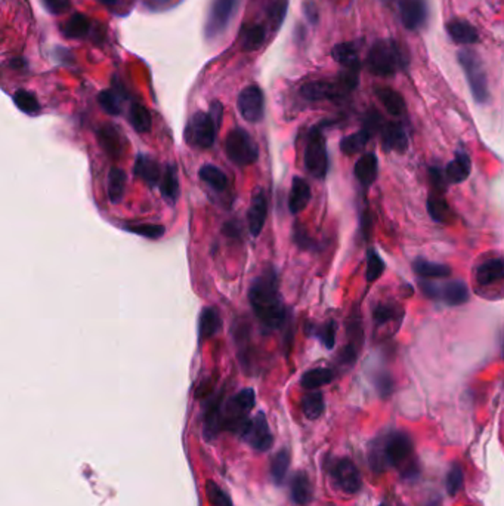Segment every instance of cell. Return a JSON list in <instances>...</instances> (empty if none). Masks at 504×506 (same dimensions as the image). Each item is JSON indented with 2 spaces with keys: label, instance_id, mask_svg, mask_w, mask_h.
<instances>
[{
  "label": "cell",
  "instance_id": "obj_1",
  "mask_svg": "<svg viewBox=\"0 0 504 506\" xmlns=\"http://www.w3.org/2000/svg\"><path fill=\"white\" fill-rule=\"evenodd\" d=\"M249 301L256 317L268 329L281 327L286 320V307L278 290V277L274 267H267L249 289Z\"/></svg>",
  "mask_w": 504,
  "mask_h": 506
},
{
  "label": "cell",
  "instance_id": "obj_2",
  "mask_svg": "<svg viewBox=\"0 0 504 506\" xmlns=\"http://www.w3.org/2000/svg\"><path fill=\"white\" fill-rule=\"evenodd\" d=\"M413 455V441L405 432H392L377 440L370 449V465L377 473L391 466L408 465Z\"/></svg>",
  "mask_w": 504,
  "mask_h": 506
},
{
  "label": "cell",
  "instance_id": "obj_3",
  "mask_svg": "<svg viewBox=\"0 0 504 506\" xmlns=\"http://www.w3.org/2000/svg\"><path fill=\"white\" fill-rule=\"evenodd\" d=\"M408 64L410 58L404 46L391 39L376 42L367 54V67L377 77H391Z\"/></svg>",
  "mask_w": 504,
  "mask_h": 506
},
{
  "label": "cell",
  "instance_id": "obj_4",
  "mask_svg": "<svg viewBox=\"0 0 504 506\" xmlns=\"http://www.w3.org/2000/svg\"><path fill=\"white\" fill-rule=\"evenodd\" d=\"M457 57L475 101L478 104H485L490 98L488 79H486V73L479 55L472 49H461Z\"/></svg>",
  "mask_w": 504,
  "mask_h": 506
},
{
  "label": "cell",
  "instance_id": "obj_5",
  "mask_svg": "<svg viewBox=\"0 0 504 506\" xmlns=\"http://www.w3.org/2000/svg\"><path fill=\"white\" fill-rule=\"evenodd\" d=\"M256 395L252 388L241 390L233 398L227 401V405L222 412V425L234 432L245 431L246 425L249 424V413L254 407Z\"/></svg>",
  "mask_w": 504,
  "mask_h": 506
},
{
  "label": "cell",
  "instance_id": "obj_6",
  "mask_svg": "<svg viewBox=\"0 0 504 506\" xmlns=\"http://www.w3.org/2000/svg\"><path fill=\"white\" fill-rule=\"evenodd\" d=\"M225 153H227L228 159L240 167L250 166L259 159L256 143L250 133L242 128H235L228 133L225 139Z\"/></svg>",
  "mask_w": 504,
  "mask_h": 506
},
{
  "label": "cell",
  "instance_id": "obj_7",
  "mask_svg": "<svg viewBox=\"0 0 504 506\" xmlns=\"http://www.w3.org/2000/svg\"><path fill=\"white\" fill-rule=\"evenodd\" d=\"M241 0H213L207 13L204 36L207 40H216L227 31L237 16Z\"/></svg>",
  "mask_w": 504,
  "mask_h": 506
},
{
  "label": "cell",
  "instance_id": "obj_8",
  "mask_svg": "<svg viewBox=\"0 0 504 506\" xmlns=\"http://www.w3.org/2000/svg\"><path fill=\"white\" fill-rule=\"evenodd\" d=\"M305 166L312 177L324 180L328 172V154L321 128L310 129L305 147Z\"/></svg>",
  "mask_w": 504,
  "mask_h": 506
},
{
  "label": "cell",
  "instance_id": "obj_9",
  "mask_svg": "<svg viewBox=\"0 0 504 506\" xmlns=\"http://www.w3.org/2000/svg\"><path fill=\"white\" fill-rule=\"evenodd\" d=\"M219 126L211 113L197 111L189 119L185 129V141L197 148H211L215 144Z\"/></svg>",
  "mask_w": 504,
  "mask_h": 506
},
{
  "label": "cell",
  "instance_id": "obj_10",
  "mask_svg": "<svg viewBox=\"0 0 504 506\" xmlns=\"http://www.w3.org/2000/svg\"><path fill=\"white\" fill-rule=\"evenodd\" d=\"M420 287L430 299H439L449 307H459L469 301V289L461 280H451L444 285L422 282Z\"/></svg>",
  "mask_w": 504,
  "mask_h": 506
},
{
  "label": "cell",
  "instance_id": "obj_11",
  "mask_svg": "<svg viewBox=\"0 0 504 506\" xmlns=\"http://www.w3.org/2000/svg\"><path fill=\"white\" fill-rule=\"evenodd\" d=\"M352 89L345 83V80L339 76L336 82L327 80H315L305 83L301 88V95L306 101H336L347 94H351Z\"/></svg>",
  "mask_w": 504,
  "mask_h": 506
},
{
  "label": "cell",
  "instance_id": "obj_12",
  "mask_svg": "<svg viewBox=\"0 0 504 506\" xmlns=\"http://www.w3.org/2000/svg\"><path fill=\"white\" fill-rule=\"evenodd\" d=\"M335 485L346 495H355L361 490V474L351 459H336L328 468Z\"/></svg>",
  "mask_w": 504,
  "mask_h": 506
},
{
  "label": "cell",
  "instance_id": "obj_13",
  "mask_svg": "<svg viewBox=\"0 0 504 506\" xmlns=\"http://www.w3.org/2000/svg\"><path fill=\"white\" fill-rule=\"evenodd\" d=\"M237 109L249 123H259L265 114V95L256 84L242 89L237 98Z\"/></svg>",
  "mask_w": 504,
  "mask_h": 506
},
{
  "label": "cell",
  "instance_id": "obj_14",
  "mask_svg": "<svg viewBox=\"0 0 504 506\" xmlns=\"http://www.w3.org/2000/svg\"><path fill=\"white\" fill-rule=\"evenodd\" d=\"M242 437L254 450L267 451L272 447L274 437L264 412H259L253 419H250L245 431H242Z\"/></svg>",
  "mask_w": 504,
  "mask_h": 506
},
{
  "label": "cell",
  "instance_id": "obj_15",
  "mask_svg": "<svg viewBox=\"0 0 504 506\" xmlns=\"http://www.w3.org/2000/svg\"><path fill=\"white\" fill-rule=\"evenodd\" d=\"M399 15L405 28L417 31L427 21V5L425 0H401Z\"/></svg>",
  "mask_w": 504,
  "mask_h": 506
},
{
  "label": "cell",
  "instance_id": "obj_16",
  "mask_svg": "<svg viewBox=\"0 0 504 506\" xmlns=\"http://www.w3.org/2000/svg\"><path fill=\"white\" fill-rule=\"evenodd\" d=\"M268 215V202L265 193L262 189H256L249 206L247 212V222H249V231L253 237L260 236L262 233Z\"/></svg>",
  "mask_w": 504,
  "mask_h": 506
},
{
  "label": "cell",
  "instance_id": "obj_17",
  "mask_svg": "<svg viewBox=\"0 0 504 506\" xmlns=\"http://www.w3.org/2000/svg\"><path fill=\"white\" fill-rule=\"evenodd\" d=\"M381 133V144L386 151L404 153L408 148V136L403 125L396 121H389L385 123L380 131Z\"/></svg>",
  "mask_w": 504,
  "mask_h": 506
},
{
  "label": "cell",
  "instance_id": "obj_18",
  "mask_svg": "<svg viewBox=\"0 0 504 506\" xmlns=\"http://www.w3.org/2000/svg\"><path fill=\"white\" fill-rule=\"evenodd\" d=\"M133 172L138 178H141L150 187H155L157 184H160V178H162L160 165L148 154H138Z\"/></svg>",
  "mask_w": 504,
  "mask_h": 506
},
{
  "label": "cell",
  "instance_id": "obj_19",
  "mask_svg": "<svg viewBox=\"0 0 504 506\" xmlns=\"http://www.w3.org/2000/svg\"><path fill=\"white\" fill-rule=\"evenodd\" d=\"M504 278V258H493L478 265L475 280L479 286H490Z\"/></svg>",
  "mask_w": 504,
  "mask_h": 506
},
{
  "label": "cell",
  "instance_id": "obj_20",
  "mask_svg": "<svg viewBox=\"0 0 504 506\" xmlns=\"http://www.w3.org/2000/svg\"><path fill=\"white\" fill-rule=\"evenodd\" d=\"M447 33L457 45H475L479 40V33L475 26L464 20H453L447 24Z\"/></svg>",
  "mask_w": 504,
  "mask_h": 506
},
{
  "label": "cell",
  "instance_id": "obj_21",
  "mask_svg": "<svg viewBox=\"0 0 504 506\" xmlns=\"http://www.w3.org/2000/svg\"><path fill=\"white\" fill-rule=\"evenodd\" d=\"M471 170H472L471 157H469V154L464 151H457L454 159L447 165L444 172H445V177L449 182L460 184L469 178V175H471Z\"/></svg>",
  "mask_w": 504,
  "mask_h": 506
},
{
  "label": "cell",
  "instance_id": "obj_22",
  "mask_svg": "<svg viewBox=\"0 0 504 506\" xmlns=\"http://www.w3.org/2000/svg\"><path fill=\"white\" fill-rule=\"evenodd\" d=\"M354 173H355V178L359 181L361 185H364V187L373 185L374 181L377 180V173H379L377 157L373 153L364 154L361 159H358V162L355 163Z\"/></svg>",
  "mask_w": 504,
  "mask_h": 506
},
{
  "label": "cell",
  "instance_id": "obj_23",
  "mask_svg": "<svg viewBox=\"0 0 504 506\" xmlns=\"http://www.w3.org/2000/svg\"><path fill=\"white\" fill-rule=\"evenodd\" d=\"M310 202V187L303 180L296 177L293 180L290 196H289V209L293 215L301 214Z\"/></svg>",
  "mask_w": 504,
  "mask_h": 506
},
{
  "label": "cell",
  "instance_id": "obj_24",
  "mask_svg": "<svg viewBox=\"0 0 504 506\" xmlns=\"http://www.w3.org/2000/svg\"><path fill=\"white\" fill-rule=\"evenodd\" d=\"M290 496L294 503L301 506H305L312 500L314 488H312L310 480L303 471H299V473L293 475L290 481Z\"/></svg>",
  "mask_w": 504,
  "mask_h": 506
},
{
  "label": "cell",
  "instance_id": "obj_25",
  "mask_svg": "<svg viewBox=\"0 0 504 506\" xmlns=\"http://www.w3.org/2000/svg\"><path fill=\"white\" fill-rule=\"evenodd\" d=\"M332 55L336 62H339L345 70H351V72H358L361 68V61L358 55V48L355 43L345 42L339 43L333 48Z\"/></svg>",
  "mask_w": 504,
  "mask_h": 506
},
{
  "label": "cell",
  "instance_id": "obj_26",
  "mask_svg": "<svg viewBox=\"0 0 504 506\" xmlns=\"http://www.w3.org/2000/svg\"><path fill=\"white\" fill-rule=\"evenodd\" d=\"M91 26L88 16L76 12L60 27V30L67 39H83L89 34Z\"/></svg>",
  "mask_w": 504,
  "mask_h": 506
},
{
  "label": "cell",
  "instance_id": "obj_27",
  "mask_svg": "<svg viewBox=\"0 0 504 506\" xmlns=\"http://www.w3.org/2000/svg\"><path fill=\"white\" fill-rule=\"evenodd\" d=\"M377 99L381 102V106L386 109V111L392 116H401L405 111V101L403 98V95L386 88V86H380V88H376L374 91Z\"/></svg>",
  "mask_w": 504,
  "mask_h": 506
},
{
  "label": "cell",
  "instance_id": "obj_28",
  "mask_svg": "<svg viewBox=\"0 0 504 506\" xmlns=\"http://www.w3.org/2000/svg\"><path fill=\"white\" fill-rule=\"evenodd\" d=\"M160 191L162 196L170 204H175L179 197V180H178V170L173 163L166 165L164 175L160 181Z\"/></svg>",
  "mask_w": 504,
  "mask_h": 506
},
{
  "label": "cell",
  "instance_id": "obj_29",
  "mask_svg": "<svg viewBox=\"0 0 504 506\" xmlns=\"http://www.w3.org/2000/svg\"><path fill=\"white\" fill-rule=\"evenodd\" d=\"M222 327V320L216 308H204L200 314L198 336L201 341L215 336Z\"/></svg>",
  "mask_w": 504,
  "mask_h": 506
},
{
  "label": "cell",
  "instance_id": "obj_30",
  "mask_svg": "<svg viewBox=\"0 0 504 506\" xmlns=\"http://www.w3.org/2000/svg\"><path fill=\"white\" fill-rule=\"evenodd\" d=\"M267 40V27L264 24H253L241 31V48L246 52H254L264 46Z\"/></svg>",
  "mask_w": 504,
  "mask_h": 506
},
{
  "label": "cell",
  "instance_id": "obj_31",
  "mask_svg": "<svg viewBox=\"0 0 504 506\" xmlns=\"http://www.w3.org/2000/svg\"><path fill=\"white\" fill-rule=\"evenodd\" d=\"M107 194L111 203H118L123 199L125 189H126V181H128V175L125 170H121L118 167H113L108 172V178H107Z\"/></svg>",
  "mask_w": 504,
  "mask_h": 506
},
{
  "label": "cell",
  "instance_id": "obj_32",
  "mask_svg": "<svg viewBox=\"0 0 504 506\" xmlns=\"http://www.w3.org/2000/svg\"><path fill=\"white\" fill-rule=\"evenodd\" d=\"M222 407H220V398L212 400V403L208 405L204 414V435L206 439H215V435L219 432L222 427Z\"/></svg>",
  "mask_w": 504,
  "mask_h": 506
},
{
  "label": "cell",
  "instance_id": "obj_33",
  "mask_svg": "<svg viewBox=\"0 0 504 506\" xmlns=\"http://www.w3.org/2000/svg\"><path fill=\"white\" fill-rule=\"evenodd\" d=\"M413 270L417 275L423 278H444L451 274V268L448 265L432 263V260H426L423 258L414 260Z\"/></svg>",
  "mask_w": 504,
  "mask_h": 506
},
{
  "label": "cell",
  "instance_id": "obj_34",
  "mask_svg": "<svg viewBox=\"0 0 504 506\" xmlns=\"http://www.w3.org/2000/svg\"><path fill=\"white\" fill-rule=\"evenodd\" d=\"M129 121L133 129L139 133H147L151 131L152 126V117L148 109L142 104L133 102L129 110Z\"/></svg>",
  "mask_w": 504,
  "mask_h": 506
},
{
  "label": "cell",
  "instance_id": "obj_35",
  "mask_svg": "<svg viewBox=\"0 0 504 506\" xmlns=\"http://www.w3.org/2000/svg\"><path fill=\"white\" fill-rule=\"evenodd\" d=\"M371 136H373V133L370 131H367L366 128H362L361 131H358V132H355V133H352L349 136H345L340 141V150L346 155L357 154L369 144Z\"/></svg>",
  "mask_w": 504,
  "mask_h": 506
},
{
  "label": "cell",
  "instance_id": "obj_36",
  "mask_svg": "<svg viewBox=\"0 0 504 506\" xmlns=\"http://www.w3.org/2000/svg\"><path fill=\"white\" fill-rule=\"evenodd\" d=\"M333 379H335V372L332 369L317 368V369L308 370L302 376L301 383L305 390H317L320 387L327 385V383H330Z\"/></svg>",
  "mask_w": 504,
  "mask_h": 506
},
{
  "label": "cell",
  "instance_id": "obj_37",
  "mask_svg": "<svg viewBox=\"0 0 504 506\" xmlns=\"http://www.w3.org/2000/svg\"><path fill=\"white\" fill-rule=\"evenodd\" d=\"M198 177L203 182H206L215 191H219V193L228 187L227 175H225V173L218 166H213V165L201 166V169L198 172Z\"/></svg>",
  "mask_w": 504,
  "mask_h": 506
},
{
  "label": "cell",
  "instance_id": "obj_38",
  "mask_svg": "<svg viewBox=\"0 0 504 506\" xmlns=\"http://www.w3.org/2000/svg\"><path fill=\"white\" fill-rule=\"evenodd\" d=\"M123 98H125L123 92L114 88V89L102 91L98 95V102H99L101 109L107 114L118 116L121 113V104H123Z\"/></svg>",
  "mask_w": 504,
  "mask_h": 506
},
{
  "label": "cell",
  "instance_id": "obj_39",
  "mask_svg": "<svg viewBox=\"0 0 504 506\" xmlns=\"http://www.w3.org/2000/svg\"><path fill=\"white\" fill-rule=\"evenodd\" d=\"M290 466V453L283 449L280 451H276L272 461H271V478L275 483V485H281Z\"/></svg>",
  "mask_w": 504,
  "mask_h": 506
},
{
  "label": "cell",
  "instance_id": "obj_40",
  "mask_svg": "<svg viewBox=\"0 0 504 506\" xmlns=\"http://www.w3.org/2000/svg\"><path fill=\"white\" fill-rule=\"evenodd\" d=\"M427 212L437 222H448L451 218V209L442 194L433 193L427 199Z\"/></svg>",
  "mask_w": 504,
  "mask_h": 506
},
{
  "label": "cell",
  "instance_id": "obj_41",
  "mask_svg": "<svg viewBox=\"0 0 504 506\" xmlns=\"http://www.w3.org/2000/svg\"><path fill=\"white\" fill-rule=\"evenodd\" d=\"M12 99L15 102V106L23 113L28 116H36L40 111V102L36 98V95L26 91V89H18L13 95Z\"/></svg>",
  "mask_w": 504,
  "mask_h": 506
},
{
  "label": "cell",
  "instance_id": "obj_42",
  "mask_svg": "<svg viewBox=\"0 0 504 506\" xmlns=\"http://www.w3.org/2000/svg\"><path fill=\"white\" fill-rule=\"evenodd\" d=\"M98 139L102 148L106 150L107 154L111 157H117L121 153V143H120V135L113 126H106L98 132Z\"/></svg>",
  "mask_w": 504,
  "mask_h": 506
},
{
  "label": "cell",
  "instance_id": "obj_43",
  "mask_svg": "<svg viewBox=\"0 0 504 506\" xmlns=\"http://www.w3.org/2000/svg\"><path fill=\"white\" fill-rule=\"evenodd\" d=\"M324 397L320 391H314V392H309L308 395L303 397V401H302V410H303V414L310 419V421H315V419H318L323 413H324Z\"/></svg>",
  "mask_w": 504,
  "mask_h": 506
},
{
  "label": "cell",
  "instance_id": "obj_44",
  "mask_svg": "<svg viewBox=\"0 0 504 506\" xmlns=\"http://www.w3.org/2000/svg\"><path fill=\"white\" fill-rule=\"evenodd\" d=\"M125 230L138 236H142L145 238L157 240L164 236V226L155 225V224H139V225H125Z\"/></svg>",
  "mask_w": 504,
  "mask_h": 506
},
{
  "label": "cell",
  "instance_id": "obj_45",
  "mask_svg": "<svg viewBox=\"0 0 504 506\" xmlns=\"http://www.w3.org/2000/svg\"><path fill=\"white\" fill-rule=\"evenodd\" d=\"M206 496L211 506H234L231 497L215 481H207Z\"/></svg>",
  "mask_w": 504,
  "mask_h": 506
},
{
  "label": "cell",
  "instance_id": "obj_46",
  "mask_svg": "<svg viewBox=\"0 0 504 506\" xmlns=\"http://www.w3.org/2000/svg\"><path fill=\"white\" fill-rule=\"evenodd\" d=\"M463 468L460 463H453L447 474V492L449 496H456L463 487Z\"/></svg>",
  "mask_w": 504,
  "mask_h": 506
},
{
  "label": "cell",
  "instance_id": "obj_47",
  "mask_svg": "<svg viewBox=\"0 0 504 506\" xmlns=\"http://www.w3.org/2000/svg\"><path fill=\"white\" fill-rule=\"evenodd\" d=\"M385 271V263L383 259L379 256V253L376 251H369V258H367V282H376L377 278L383 274Z\"/></svg>",
  "mask_w": 504,
  "mask_h": 506
},
{
  "label": "cell",
  "instance_id": "obj_48",
  "mask_svg": "<svg viewBox=\"0 0 504 506\" xmlns=\"http://www.w3.org/2000/svg\"><path fill=\"white\" fill-rule=\"evenodd\" d=\"M314 335L320 339V342L327 348V350H332L336 343V323L327 321L325 324L314 330Z\"/></svg>",
  "mask_w": 504,
  "mask_h": 506
},
{
  "label": "cell",
  "instance_id": "obj_49",
  "mask_svg": "<svg viewBox=\"0 0 504 506\" xmlns=\"http://www.w3.org/2000/svg\"><path fill=\"white\" fill-rule=\"evenodd\" d=\"M347 334H349V345L359 350L364 338H362V321L358 314H354L351 320L347 321Z\"/></svg>",
  "mask_w": 504,
  "mask_h": 506
},
{
  "label": "cell",
  "instance_id": "obj_50",
  "mask_svg": "<svg viewBox=\"0 0 504 506\" xmlns=\"http://www.w3.org/2000/svg\"><path fill=\"white\" fill-rule=\"evenodd\" d=\"M289 8V0H275L269 9V20L275 26V28H280L286 20Z\"/></svg>",
  "mask_w": 504,
  "mask_h": 506
},
{
  "label": "cell",
  "instance_id": "obj_51",
  "mask_svg": "<svg viewBox=\"0 0 504 506\" xmlns=\"http://www.w3.org/2000/svg\"><path fill=\"white\" fill-rule=\"evenodd\" d=\"M396 317V308L389 304H379L373 308V319L377 324H385Z\"/></svg>",
  "mask_w": 504,
  "mask_h": 506
},
{
  "label": "cell",
  "instance_id": "obj_52",
  "mask_svg": "<svg viewBox=\"0 0 504 506\" xmlns=\"http://www.w3.org/2000/svg\"><path fill=\"white\" fill-rule=\"evenodd\" d=\"M40 2L43 8L52 15L64 13L72 8V2H69V0H40Z\"/></svg>",
  "mask_w": 504,
  "mask_h": 506
},
{
  "label": "cell",
  "instance_id": "obj_53",
  "mask_svg": "<svg viewBox=\"0 0 504 506\" xmlns=\"http://www.w3.org/2000/svg\"><path fill=\"white\" fill-rule=\"evenodd\" d=\"M376 387L381 397H388L393 391V380L388 373H381L376 379Z\"/></svg>",
  "mask_w": 504,
  "mask_h": 506
},
{
  "label": "cell",
  "instance_id": "obj_54",
  "mask_svg": "<svg viewBox=\"0 0 504 506\" xmlns=\"http://www.w3.org/2000/svg\"><path fill=\"white\" fill-rule=\"evenodd\" d=\"M52 57H54V60L58 64H62V65L74 64V57L72 54V50L67 48H62V46H57L54 50H52Z\"/></svg>",
  "mask_w": 504,
  "mask_h": 506
},
{
  "label": "cell",
  "instance_id": "obj_55",
  "mask_svg": "<svg viewBox=\"0 0 504 506\" xmlns=\"http://www.w3.org/2000/svg\"><path fill=\"white\" fill-rule=\"evenodd\" d=\"M294 243H296L303 251L312 248V240L309 238L308 233L303 229H301L299 225H294Z\"/></svg>",
  "mask_w": 504,
  "mask_h": 506
},
{
  "label": "cell",
  "instance_id": "obj_56",
  "mask_svg": "<svg viewBox=\"0 0 504 506\" xmlns=\"http://www.w3.org/2000/svg\"><path fill=\"white\" fill-rule=\"evenodd\" d=\"M303 15H305V18L310 24H317L318 23V18H320L318 8H317V5L314 2H312V0H308V2L303 4Z\"/></svg>",
  "mask_w": 504,
  "mask_h": 506
},
{
  "label": "cell",
  "instance_id": "obj_57",
  "mask_svg": "<svg viewBox=\"0 0 504 506\" xmlns=\"http://www.w3.org/2000/svg\"><path fill=\"white\" fill-rule=\"evenodd\" d=\"M211 114H212V117L215 119L216 125H218V126H220L222 114H223V109H222V106H220V102L215 101V102L212 104V106H211Z\"/></svg>",
  "mask_w": 504,
  "mask_h": 506
},
{
  "label": "cell",
  "instance_id": "obj_58",
  "mask_svg": "<svg viewBox=\"0 0 504 506\" xmlns=\"http://www.w3.org/2000/svg\"><path fill=\"white\" fill-rule=\"evenodd\" d=\"M223 234H227L228 237L235 238L240 234V230L235 222H227L223 225Z\"/></svg>",
  "mask_w": 504,
  "mask_h": 506
},
{
  "label": "cell",
  "instance_id": "obj_59",
  "mask_svg": "<svg viewBox=\"0 0 504 506\" xmlns=\"http://www.w3.org/2000/svg\"><path fill=\"white\" fill-rule=\"evenodd\" d=\"M26 65H27V61L24 58H13L11 61V67H13V68H23Z\"/></svg>",
  "mask_w": 504,
  "mask_h": 506
},
{
  "label": "cell",
  "instance_id": "obj_60",
  "mask_svg": "<svg viewBox=\"0 0 504 506\" xmlns=\"http://www.w3.org/2000/svg\"><path fill=\"white\" fill-rule=\"evenodd\" d=\"M98 2L99 4H102V5H106V6H114V5H117V2H118V0H98Z\"/></svg>",
  "mask_w": 504,
  "mask_h": 506
},
{
  "label": "cell",
  "instance_id": "obj_61",
  "mask_svg": "<svg viewBox=\"0 0 504 506\" xmlns=\"http://www.w3.org/2000/svg\"><path fill=\"white\" fill-rule=\"evenodd\" d=\"M501 356L504 358V339H503V343H501Z\"/></svg>",
  "mask_w": 504,
  "mask_h": 506
},
{
  "label": "cell",
  "instance_id": "obj_62",
  "mask_svg": "<svg viewBox=\"0 0 504 506\" xmlns=\"http://www.w3.org/2000/svg\"><path fill=\"white\" fill-rule=\"evenodd\" d=\"M380 506H388V505H380Z\"/></svg>",
  "mask_w": 504,
  "mask_h": 506
}]
</instances>
